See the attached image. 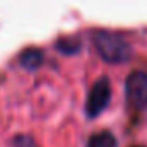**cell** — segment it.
Segmentation results:
<instances>
[{"mask_svg":"<svg viewBox=\"0 0 147 147\" xmlns=\"http://www.w3.org/2000/svg\"><path fill=\"white\" fill-rule=\"evenodd\" d=\"M110 99H111V86H110V80L108 77H99L89 94H87V101H86V115L89 118H96L99 116L103 111L106 110V106L110 105Z\"/></svg>","mask_w":147,"mask_h":147,"instance_id":"obj_2","label":"cell"},{"mask_svg":"<svg viewBox=\"0 0 147 147\" xmlns=\"http://www.w3.org/2000/svg\"><path fill=\"white\" fill-rule=\"evenodd\" d=\"M57 50L63 55H75L80 50V41L77 38H62L57 41Z\"/></svg>","mask_w":147,"mask_h":147,"instance_id":"obj_6","label":"cell"},{"mask_svg":"<svg viewBox=\"0 0 147 147\" xmlns=\"http://www.w3.org/2000/svg\"><path fill=\"white\" fill-rule=\"evenodd\" d=\"M92 45L98 55L108 63H127L132 58V46L123 36L111 31H94Z\"/></svg>","mask_w":147,"mask_h":147,"instance_id":"obj_1","label":"cell"},{"mask_svg":"<svg viewBox=\"0 0 147 147\" xmlns=\"http://www.w3.org/2000/svg\"><path fill=\"white\" fill-rule=\"evenodd\" d=\"M87 147H118V140L111 132L103 130L91 135V139L87 140Z\"/></svg>","mask_w":147,"mask_h":147,"instance_id":"obj_5","label":"cell"},{"mask_svg":"<svg viewBox=\"0 0 147 147\" xmlns=\"http://www.w3.org/2000/svg\"><path fill=\"white\" fill-rule=\"evenodd\" d=\"M127 103L135 110L147 108V72H132L125 80Z\"/></svg>","mask_w":147,"mask_h":147,"instance_id":"obj_3","label":"cell"},{"mask_svg":"<svg viewBox=\"0 0 147 147\" xmlns=\"http://www.w3.org/2000/svg\"><path fill=\"white\" fill-rule=\"evenodd\" d=\"M45 57H43V51L38 50V48H28L22 51L21 55V65L26 69V70H36L41 67Z\"/></svg>","mask_w":147,"mask_h":147,"instance_id":"obj_4","label":"cell"}]
</instances>
